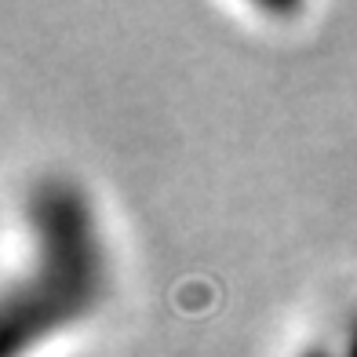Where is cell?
<instances>
[{"label":"cell","instance_id":"6da1fadb","mask_svg":"<svg viewBox=\"0 0 357 357\" xmlns=\"http://www.w3.org/2000/svg\"><path fill=\"white\" fill-rule=\"evenodd\" d=\"M26 222L33 226V263L4 303V357L91 314L106 291L99 226L77 186L40 183L26 201Z\"/></svg>","mask_w":357,"mask_h":357},{"label":"cell","instance_id":"7a4b0ae2","mask_svg":"<svg viewBox=\"0 0 357 357\" xmlns=\"http://www.w3.org/2000/svg\"><path fill=\"white\" fill-rule=\"evenodd\" d=\"M347 357H357V324H354V332L347 339Z\"/></svg>","mask_w":357,"mask_h":357}]
</instances>
